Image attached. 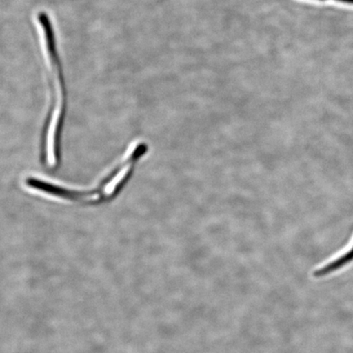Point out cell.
<instances>
[{
	"label": "cell",
	"mask_w": 353,
	"mask_h": 353,
	"mask_svg": "<svg viewBox=\"0 0 353 353\" xmlns=\"http://www.w3.org/2000/svg\"><path fill=\"white\" fill-rule=\"evenodd\" d=\"M338 2H341L343 3L350 4V6H353V0H336Z\"/></svg>",
	"instance_id": "obj_4"
},
{
	"label": "cell",
	"mask_w": 353,
	"mask_h": 353,
	"mask_svg": "<svg viewBox=\"0 0 353 353\" xmlns=\"http://www.w3.org/2000/svg\"><path fill=\"white\" fill-rule=\"evenodd\" d=\"M44 43L52 68H54L59 88L56 90L51 85L50 108L44 122L41 135V161L44 167L54 170L61 163V140L68 108V91H66L63 65L57 48L54 34L44 37Z\"/></svg>",
	"instance_id": "obj_2"
},
{
	"label": "cell",
	"mask_w": 353,
	"mask_h": 353,
	"mask_svg": "<svg viewBox=\"0 0 353 353\" xmlns=\"http://www.w3.org/2000/svg\"><path fill=\"white\" fill-rule=\"evenodd\" d=\"M353 260V247L347 253L343 254L342 257L334 260L332 263L326 265L323 268L317 271L315 274L316 276H323L329 273L338 270V269L344 266V265L350 263Z\"/></svg>",
	"instance_id": "obj_3"
},
{
	"label": "cell",
	"mask_w": 353,
	"mask_h": 353,
	"mask_svg": "<svg viewBox=\"0 0 353 353\" xmlns=\"http://www.w3.org/2000/svg\"><path fill=\"white\" fill-rule=\"evenodd\" d=\"M148 152L143 141H135L94 186L77 188L39 176H28L23 181L29 192L51 200L82 205H99L114 200L125 188L134 174L137 163Z\"/></svg>",
	"instance_id": "obj_1"
},
{
	"label": "cell",
	"mask_w": 353,
	"mask_h": 353,
	"mask_svg": "<svg viewBox=\"0 0 353 353\" xmlns=\"http://www.w3.org/2000/svg\"><path fill=\"white\" fill-rule=\"evenodd\" d=\"M319 1H325V0H319Z\"/></svg>",
	"instance_id": "obj_5"
}]
</instances>
